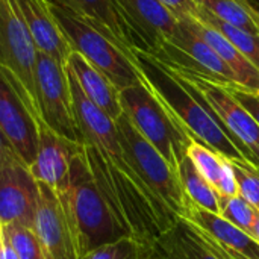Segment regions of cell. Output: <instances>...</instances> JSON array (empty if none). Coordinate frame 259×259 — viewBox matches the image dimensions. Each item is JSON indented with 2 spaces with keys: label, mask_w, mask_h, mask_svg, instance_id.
Segmentation results:
<instances>
[{
  "label": "cell",
  "mask_w": 259,
  "mask_h": 259,
  "mask_svg": "<svg viewBox=\"0 0 259 259\" xmlns=\"http://www.w3.org/2000/svg\"><path fill=\"white\" fill-rule=\"evenodd\" d=\"M38 49L15 0H0V68L41 120L36 100Z\"/></svg>",
  "instance_id": "52a82bcc"
},
{
  "label": "cell",
  "mask_w": 259,
  "mask_h": 259,
  "mask_svg": "<svg viewBox=\"0 0 259 259\" xmlns=\"http://www.w3.org/2000/svg\"><path fill=\"white\" fill-rule=\"evenodd\" d=\"M241 3H244L249 9H252L253 12H256L259 15V0H240Z\"/></svg>",
  "instance_id": "e575fe53"
},
{
  "label": "cell",
  "mask_w": 259,
  "mask_h": 259,
  "mask_svg": "<svg viewBox=\"0 0 259 259\" xmlns=\"http://www.w3.org/2000/svg\"><path fill=\"white\" fill-rule=\"evenodd\" d=\"M152 253L153 247L144 246L134 237L126 235L94 249L83 259H149Z\"/></svg>",
  "instance_id": "cb8c5ba5"
},
{
  "label": "cell",
  "mask_w": 259,
  "mask_h": 259,
  "mask_svg": "<svg viewBox=\"0 0 259 259\" xmlns=\"http://www.w3.org/2000/svg\"><path fill=\"white\" fill-rule=\"evenodd\" d=\"M193 226V225H191ZM194 228V226H193ZM196 229V232L200 235V238L203 240V243L219 256L220 259H247L244 258V256H241V255H238L237 252H234V250H231L229 247H225V246H222V244H219L217 241H214L211 237H208L206 234H203L202 231H199L197 228H194Z\"/></svg>",
  "instance_id": "1f68e13d"
},
{
  "label": "cell",
  "mask_w": 259,
  "mask_h": 259,
  "mask_svg": "<svg viewBox=\"0 0 259 259\" xmlns=\"http://www.w3.org/2000/svg\"><path fill=\"white\" fill-rule=\"evenodd\" d=\"M162 259H220L184 219L167 231L153 246Z\"/></svg>",
  "instance_id": "ffe728a7"
},
{
  "label": "cell",
  "mask_w": 259,
  "mask_h": 259,
  "mask_svg": "<svg viewBox=\"0 0 259 259\" xmlns=\"http://www.w3.org/2000/svg\"><path fill=\"white\" fill-rule=\"evenodd\" d=\"M178 173H179V179H181V185H182L185 197L191 203H194L206 211H211L214 214H219V211H220L219 193L196 170V167L187 156L179 162Z\"/></svg>",
  "instance_id": "44dd1931"
},
{
  "label": "cell",
  "mask_w": 259,
  "mask_h": 259,
  "mask_svg": "<svg viewBox=\"0 0 259 259\" xmlns=\"http://www.w3.org/2000/svg\"><path fill=\"white\" fill-rule=\"evenodd\" d=\"M68 82L83 153L97 188L126 235L153 247L179 219L149 191L127 162L115 121L85 96L73 76Z\"/></svg>",
  "instance_id": "6da1fadb"
},
{
  "label": "cell",
  "mask_w": 259,
  "mask_h": 259,
  "mask_svg": "<svg viewBox=\"0 0 259 259\" xmlns=\"http://www.w3.org/2000/svg\"><path fill=\"white\" fill-rule=\"evenodd\" d=\"M168 11H171L178 18L194 17L197 12V3L194 0H159Z\"/></svg>",
  "instance_id": "4dcf8cb0"
},
{
  "label": "cell",
  "mask_w": 259,
  "mask_h": 259,
  "mask_svg": "<svg viewBox=\"0 0 259 259\" xmlns=\"http://www.w3.org/2000/svg\"><path fill=\"white\" fill-rule=\"evenodd\" d=\"M197 33L215 50V53L223 59V62L231 68L235 82L240 88L250 93L259 94V70L222 33L212 27L203 24L202 21L193 18Z\"/></svg>",
  "instance_id": "d6986e66"
},
{
  "label": "cell",
  "mask_w": 259,
  "mask_h": 259,
  "mask_svg": "<svg viewBox=\"0 0 259 259\" xmlns=\"http://www.w3.org/2000/svg\"><path fill=\"white\" fill-rule=\"evenodd\" d=\"M215 191L222 197H234L240 194L232 159L223 155H220V175H219V181L215 185Z\"/></svg>",
  "instance_id": "f1b7e54d"
},
{
  "label": "cell",
  "mask_w": 259,
  "mask_h": 259,
  "mask_svg": "<svg viewBox=\"0 0 259 259\" xmlns=\"http://www.w3.org/2000/svg\"><path fill=\"white\" fill-rule=\"evenodd\" d=\"M36 100L41 120L62 138L82 144L76 123L65 64L38 52Z\"/></svg>",
  "instance_id": "ba28073f"
},
{
  "label": "cell",
  "mask_w": 259,
  "mask_h": 259,
  "mask_svg": "<svg viewBox=\"0 0 259 259\" xmlns=\"http://www.w3.org/2000/svg\"><path fill=\"white\" fill-rule=\"evenodd\" d=\"M68 215L71 217L82 258L94 249L112 243L126 232L118 226L87 164L83 146H79L70 161Z\"/></svg>",
  "instance_id": "3957f363"
},
{
  "label": "cell",
  "mask_w": 259,
  "mask_h": 259,
  "mask_svg": "<svg viewBox=\"0 0 259 259\" xmlns=\"http://www.w3.org/2000/svg\"><path fill=\"white\" fill-rule=\"evenodd\" d=\"M0 259H20L15 249L12 247V244L8 241L5 235H2V241H0Z\"/></svg>",
  "instance_id": "d6a6232c"
},
{
  "label": "cell",
  "mask_w": 259,
  "mask_h": 259,
  "mask_svg": "<svg viewBox=\"0 0 259 259\" xmlns=\"http://www.w3.org/2000/svg\"><path fill=\"white\" fill-rule=\"evenodd\" d=\"M46 3L71 49L102 71L118 91L146 83V77L141 73L135 56L126 53L112 39L105 36L71 9L55 2L46 0Z\"/></svg>",
  "instance_id": "277c9868"
},
{
  "label": "cell",
  "mask_w": 259,
  "mask_h": 259,
  "mask_svg": "<svg viewBox=\"0 0 259 259\" xmlns=\"http://www.w3.org/2000/svg\"><path fill=\"white\" fill-rule=\"evenodd\" d=\"M219 215L250 235L253 222H255V215H256V209L247 200H244L240 194L234 196V197H222L220 196Z\"/></svg>",
  "instance_id": "4316f807"
},
{
  "label": "cell",
  "mask_w": 259,
  "mask_h": 259,
  "mask_svg": "<svg viewBox=\"0 0 259 259\" xmlns=\"http://www.w3.org/2000/svg\"><path fill=\"white\" fill-rule=\"evenodd\" d=\"M65 65L76 77L85 96L102 111H105L114 121L123 114L120 103V91L102 71H99L93 64H90L80 53L71 50Z\"/></svg>",
  "instance_id": "ac0fdd59"
},
{
  "label": "cell",
  "mask_w": 259,
  "mask_h": 259,
  "mask_svg": "<svg viewBox=\"0 0 259 259\" xmlns=\"http://www.w3.org/2000/svg\"><path fill=\"white\" fill-rule=\"evenodd\" d=\"M6 144H9L8 141H6V138H5V135H3V132L0 131V150L6 146Z\"/></svg>",
  "instance_id": "d590c367"
},
{
  "label": "cell",
  "mask_w": 259,
  "mask_h": 259,
  "mask_svg": "<svg viewBox=\"0 0 259 259\" xmlns=\"http://www.w3.org/2000/svg\"><path fill=\"white\" fill-rule=\"evenodd\" d=\"M187 158L193 162L196 170L215 188L220 175V153L196 140H191L187 149Z\"/></svg>",
  "instance_id": "484cf974"
},
{
  "label": "cell",
  "mask_w": 259,
  "mask_h": 259,
  "mask_svg": "<svg viewBox=\"0 0 259 259\" xmlns=\"http://www.w3.org/2000/svg\"><path fill=\"white\" fill-rule=\"evenodd\" d=\"M38 52L65 64L71 46L55 20L46 0H15Z\"/></svg>",
  "instance_id": "9a60e30c"
},
{
  "label": "cell",
  "mask_w": 259,
  "mask_h": 259,
  "mask_svg": "<svg viewBox=\"0 0 259 259\" xmlns=\"http://www.w3.org/2000/svg\"><path fill=\"white\" fill-rule=\"evenodd\" d=\"M39 121L15 85L0 68V131L29 167L38 150Z\"/></svg>",
  "instance_id": "4fadbf2b"
},
{
  "label": "cell",
  "mask_w": 259,
  "mask_h": 259,
  "mask_svg": "<svg viewBox=\"0 0 259 259\" xmlns=\"http://www.w3.org/2000/svg\"><path fill=\"white\" fill-rule=\"evenodd\" d=\"M250 235L259 243V211H256V215H255V222H253V228H252Z\"/></svg>",
  "instance_id": "836d02e7"
},
{
  "label": "cell",
  "mask_w": 259,
  "mask_h": 259,
  "mask_svg": "<svg viewBox=\"0 0 259 259\" xmlns=\"http://www.w3.org/2000/svg\"><path fill=\"white\" fill-rule=\"evenodd\" d=\"M39 184L23 158L6 144L0 150V222L33 229Z\"/></svg>",
  "instance_id": "9c48e42d"
},
{
  "label": "cell",
  "mask_w": 259,
  "mask_h": 259,
  "mask_svg": "<svg viewBox=\"0 0 259 259\" xmlns=\"http://www.w3.org/2000/svg\"><path fill=\"white\" fill-rule=\"evenodd\" d=\"M59 3L74 14L82 17L87 23L94 26L105 36L112 39L126 53L135 56L134 42L127 26L118 11L115 0H47Z\"/></svg>",
  "instance_id": "e0dca14e"
},
{
  "label": "cell",
  "mask_w": 259,
  "mask_h": 259,
  "mask_svg": "<svg viewBox=\"0 0 259 259\" xmlns=\"http://www.w3.org/2000/svg\"><path fill=\"white\" fill-rule=\"evenodd\" d=\"M118 138L124 156L149 191L178 219L185 212L187 197L184 194L179 173L165 158L135 129L131 120L121 114L115 120Z\"/></svg>",
  "instance_id": "8992f818"
},
{
  "label": "cell",
  "mask_w": 259,
  "mask_h": 259,
  "mask_svg": "<svg viewBox=\"0 0 259 259\" xmlns=\"http://www.w3.org/2000/svg\"><path fill=\"white\" fill-rule=\"evenodd\" d=\"M3 235L15 249L20 259H46L39 240L32 228L20 223L3 225Z\"/></svg>",
  "instance_id": "d4e9b609"
},
{
  "label": "cell",
  "mask_w": 259,
  "mask_h": 259,
  "mask_svg": "<svg viewBox=\"0 0 259 259\" xmlns=\"http://www.w3.org/2000/svg\"><path fill=\"white\" fill-rule=\"evenodd\" d=\"M238 102L243 108H246L249 111V114L256 120L259 124V94L250 93L247 90H243L240 87H234V88H226Z\"/></svg>",
  "instance_id": "f546056e"
},
{
  "label": "cell",
  "mask_w": 259,
  "mask_h": 259,
  "mask_svg": "<svg viewBox=\"0 0 259 259\" xmlns=\"http://www.w3.org/2000/svg\"><path fill=\"white\" fill-rule=\"evenodd\" d=\"M135 58L150 88L193 140L226 158L247 161L219 117L191 85L144 52L135 50Z\"/></svg>",
  "instance_id": "7a4b0ae2"
},
{
  "label": "cell",
  "mask_w": 259,
  "mask_h": 259,
  "mask_svg": "<svg viewBox=\"0 0 259 259\" xmlns=\"http://www.w3.org/2000/svg\"><path fill=\"white\" fill-rule=\"evenodd\" d=\"M120 103L123 114L135 129L178 170L179 162L187 156V149L193 138L165 108L147 80L146 83L121 90Z\"/></svg>",
  "instance_id": "5b68a950"
},
{
  "label": "cell",
  "mask_w": 259,
  "mask_h": 259,
  "mask_svg": "<svg viewBox=\"0 0 259 259\" xmlns=\"http://www.w3.org/2000/svg\"><path fill=\"white\" fill-rule=\"evenodd\" d=\"M39 184V200L33 231L46 259H83L71 217L64 209L56 193Z\"/></svg>",
  "instance_id": "8fae6325"
},
{
  "label": "cell",
  "mask_w": 259,
  "mask_h": 259,
  "mask_svg": "<svg viewBox=\"0 0 259 259\" xmlns=\"http://www.w3.org/2000/svg\"><path fill=\"white\" fill-rule=\"evenodd\" d=\"M82 146L71 143L56 132H53L41 120L38 126V150L30 171L33 178L50 187L64 209H68V193H70V161L74 150Z\"/></svg>",
  "instance_id": "5bb4252c"
},
{
  "label": "cell",
  "mask_w": 259,
  "mask_h": 259,
  "mask_svg": "<svg viewBox=\"0 0 259 259\" xmlns=\"http://www.w3.org/2000/svg\"><path fill=\"white\" fill-rule=\"evenodd\" d=\"M193 18L202 21L203 24H206V26L212 27L214 30H217L219 33H222L259 70V33H250V32L237 29V27L222 21L220 18L212 15L209 11L200 8L199 5H197V12Z\"/></svg>",
  "instance_id": "7402d4cb"
},
{
  "label": "cell",
  "mask_w": 259,
  "mask_h": 259,
  "mask_svg": "<svg viewBox=\"0 0 259 259\" xmlns=\"http://www.w3.org/2000/svg\"><path fill=\"white\" fill-rule=\"evenodd\" d=\"M200 8L209 11L222 21L250 32L259 33V15L240 0H194Z\"/></svg>",
  "instance_id": "603a6c76"
},
{
  "label": "cell",
  "mask_w": 259,
  "mask_h": 259,
  "mask_svg": "<svg viewBox=\"0 0 259 259\" xmlns=\"http://www.w3.org/2000/svg\"><path fill=\"white\" fill-rule=\"evenodd\" d=\"M134 49L153 55L179 27V18L159 0H115Z\"/></svg>",
  "instance_id": "7c38bea8"
},
{
  "label": "cell",
  "mask_w": 259,
  "mask_h": 259,
  "mask_svg": "<svg viewBox=\"0 0 259 259\" xmlns=\"http://www.w3.org/2000/svg\"><path fill=\"white\" fill-rule=\"evenodd\" d=\"M190 225L211 237L219 244L229 247L247 259H259V243L247 232L234 226L219 214L206 211L187 199L185 212L181 217Z\"/></svg>",
  "instance_id": "2e32d148"
},
{
  "label": "cell",
  "mask_w": 259,
  "mask_h": 259,
  "mask_svg": "<svg viewBox=\"0 0 259 259\" xmlns=\"http://www.w3.org/2000/svg\"><path fill=\"white\" fill-rule=\"evenodd\" d=\"M240 196L259 211V168L249 161L232 159Z\"/></svg>",
  "instance_id": "83f0119b"
},
{
  "label": "cell",
  "mask_w": 259,
  "mask_h": 259,
  "mask_svg": "<svg viewBox=\"0 0 259 259\" xmlns=\"http://www.w3.org/2000/svg\"><path fill=\"white\" fill-rule=\"evenodd\" d=\"M178 76L196 90V93L219 117L231 140L237 144L246 159L259 168V124L249 111L243 108L225 87L193 74Z\"/></svg>",
  "instance_id": "30bf717a"
},
{
  "label": "cell",
  "mask_w": 259,
  "mask_h": 259,
  "mask_svg": "<svg viewBox=\"0 0 259 259\" xmlns=\"http://www.w3.org/2000/svg\"><path fill=\"white\" fill-rule=\"evenodd\" d=\"M2 235H3V225L0 222V241H2Z\"/></svg>",
  "instance_id": "8d00e7d4"
}]
</instances>
